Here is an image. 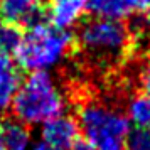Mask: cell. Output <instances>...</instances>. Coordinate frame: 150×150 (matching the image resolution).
Wrapping results in <instances>:
<instances>
[{
    "label": "cell",
    "instance_id": "obj_17",
    "mask_svg": "<svg viewBox=\"0 0 150 150\" xmlns=\"http://www.w3.org/2000/svg\"><path fill=\"white\" fill-rule=\"evenodd\" d=\"M69 150H96V149L95 147H91V145L86 143V142H78L74 147H71Z\"/></svg>",
    "mask_w": 150,
    "mask_h": 150
},
{
    "label": "cell",
    "instance_id": "obj_8",
    "mask_svg": "<svg viewBox=\"0 0 150 150\" xmlns=\"http://www.w3.org/2000/svg\"><path fill=\"white\" fill-rule=\"evenodd\" d=\"M21 81V68L5 52H0V111L10 110Z\"/></svg>",
    "mask_w": 150,
    "mask_h": 150
},
{
    "label": "cell",
    "instance_id": "obj_2",
    "mask_svg": "<svg viewBox=\"0 0 150 150\" xmlns=\"http://www.w3.org/2000/svg\"><path fill=\"white\" fill-rule=\"evenodd\" d=\"M71 49L73 37L69 30L56 27L51 22L37 21L21 34V41L12 54L15 64L29 73L52 71L68 59Z\"/></svg>",
    "mask_w": 150,
    "mask_h": 150
},
{
    "label": "cell",
    "instance_id": "obj_3",
    "mask_svg": "<svg viewBox=\"0 0 150 150\" xmlns=\"http://www.w3.org/2000/svg\"><path fill=\"white\" fill-rule=\"evenodd\" d=\"M76 122L84 142L96 150H125L132 123L125 111L103 100H86L76 111Z\"/></svg>",
    "mask_w": 150,
    "mask_h": 150
},
{
    "label": "cell",
    "instance_id": "obj_5",
    "mask_svg": "<svg viewBox=\"0 0 150 150\" xmlns=\"http://www.w3.org/2000/svg\"><path fill=\"white\" fill-rule=\"evenodd\" d=\"M79 135L76 116L68 115L66 111L41 125V140L57 150H69L74 147L79 142Z\"/></svg>",
    "mask_w": 150,
    "mask_h": 150
},
{
    "label": "cell",
    "instance_id": "obj_16",
    "mask_svg": "<svg viewBox=\"0 0 150 150\" xmlns=\"http://www.w3.org/2000/svg\"><path fill=\"white\" fill-rule=\"evenodd\" d=\"M30 150H57V149H54V147H51L49 143L39 140V142H34V143H32Z\"/></svg>",
    "mask_w": 150,
    "mask_h": 150
},
{
    "label": "cell",
    "instance_id": "obj_6",
    "mask_svg": "<svg viewBox=\"0 0 150 150\" xmlns=\"http://www.w3.org/2000/svg\"><path fill=\"white\" fill-rule=\"evenodd\" d=\"M44 10L52 25L69 30L81 24L88 12V0H47Z\"/></svg>",
    "mask_w": 150,
    "mask_h": 150
},
{
    "label": "cell",
    "instance_id": "obj_15",
    "mask_svg": "<svg viewBox=\"0 0 150 150\" xmlns=\"http://www.w3.org/2000/svg\"><path fill=\"white\" fill-rule=\"evenodd\" d=\"M123 4L127 5L128 14H138V12H145L150 7V0H123Z\"/></svg>",
    "mask_w": 150,
    "mask_h": 150
},
{
    "label": "cell",
    "instance_id": "obj_20",
    "mask_svg": "<svg viewBox=\"0 0 150 150\" xmlns=\"http://www.w3.org/2000/svg\"><path fill=\"white\" fill-rule=\"evenodd\" d=\"M4 29V21H2V17H0V30Z\"/></svg>",
    "mask_w": 150,
    "mask_h": 150
},
{
    "label": "cell",
    "instance_id": "obj_14",
    "mask_svg": "<svg viewBox=\"0 0 150 150\" xmlns=\"http://www.w3.org/2000/svg\"><path fill=\"white\" fill-rule=\"evenodd\" d=\"M137 78H138V84H140L142 91L150 93V56L142 61L140 68H138V76Z\"/></svg>",
    "mask_w": 150,
    "mask_h": 150
},
{
    "label": "cell",
    "instance_id": "obj_10",
    "mask_svg": "<svg viewBox=\"0 0 150 150\" xmlns=\"http://www.w3.org/2000/svg\"><path fill=\"white\" fill-rule=\"evenodd\" d=\"M123 111L133 127H150V93L138 91L132 95Z\"/></svg>",
    "mask_w": 150,
    "mask_h": 150
},
{
    "label": "cell",
    "instance_id": "obj_13",
    "mask_svg": "<svg viewBox=\"0 0 150 150\" xmlns=\"http://www.w3.org/2000/svg\"><path fill=\"white\" fill-rule=\"evenodd\" d=\"M21 41V32H19V27H14V25H4V29L0 30V49L2 52L5 54H12L14 49L17 47V44Z\"/></svg>",
    "mask_w": 150,
    "mask_h": 150
},
{
    "label": "cell",
    "instance_id": "obj_1",
    "mask_svg": "<svg viewBox=\"0 0 150 150\" xmlns=\"http://www.w3.org/2000/svg\"><path fill=\"white\" fill-rule=\"evenodd\" d=\"M68 108V95L52 71H32L21 86L12 101L15 120L29 128L41 127L52 116L61 115Z\"/></svg>",
    "mask_w": 150,
    "mask_h": 150
},
{
    "label": "cell",
    "instance_id": "obj_9",
    "mask_svg": "<svg viewBox=\"0 0 150 150\" xmlns=\"http://www.w3.org/2000/svg\"><path fill=\"white\" fill-rule=\"evenodd\" d=\"M0 137L5 150H30L34 143L29 127L15 118L0 125Z\"/></svg>",
    "mask_w": 150,
    "mask_h": 150
},
{
    "label": "cell",
    "instance_id": "obj_18",
    "mask_svg": "<svg viewBox=\"0 0 150 150\" xmlns=\"http://www.w3.org/2000/svg\"><path fill=\"white\" fill-rule=\"evenodd\" d=\"M145 29L150 32V7L147 8V19H145Z\"/></svg>",
    "mask_w": 150,
    "mask_h": 150
},
{
    "label": "cell",
    "instance_id": "obj_7",
    "mask_svg": "<svg viewBox=\"0 0 150 150\" xmlns=\"http://www.w3.org/2000/svg\"><path fill=\"white\" fill-rule=\"evenodd\" d=\"M44 0H0V17L4 24L22 27L41 19Z\"/></svg>",
    "mask_w": 150,
    "mask_h": 150
},
{
    "label": "cell",
    "instance_id": "obj_11",
    "mask_svg": "<svg viewBox=\"0 0 150 150\" xmlns=\"http://www.w3.org/2000/svg\"><path fill=\"white\" fill-rule=\"evenodd\" d=\"M88 12L93 14V17L116 21H122L130 15L123 0H88Z\"/></svg>",
    "mask_w": 150,
    "mask_h": 150
},
{
    "label": "cell",
    "instance_id": "obj_12",
    "mask_svg": "<svg viewBox=\"0 0 150 150\" xmlns=\"http://www.w3.org/2000/svg\"><path fill=\"white\" fill-rule=\"evenodd\" d=\"M125 150H150V127H135L130 130Z\"/></svg>",
    "mask_w": 150,
    "mask_h": 150
},
{
    "label": "cell",
    "instance_id": "obj_4",
    "mask_svg": "<svg viewBox=\"0 0 150 150\" xmlns=\"http://www.w3.org/2000/svg\"><path fill=\"white\" fill-rule=\"evenodd\" d=\"M133 34L122 21L93 17L78 32V44L93 61L116 62L123 59L132 47Z\"/></svg>",
    "mask_w": 150,
    "mask_h": 150
},
{
    "label": "cell",
    "instance_id": "obj_19",
    "mask_svg": "<svg viewBox=\"0 0 150 150\" xmlns=\"http://www.w3.org/2000/svg\"><path fill=\"white\" fill-rule=\"evenodd\" d=\"M0 150H5V147H4V142H2V137H0Z\"/></svg>",
    "mask_w": 150,
    "mask_h": 150
}]
</instances>
